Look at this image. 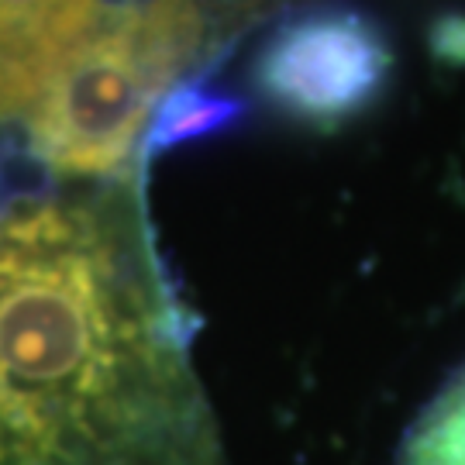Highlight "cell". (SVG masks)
<instances>
[{"label":"cell","instance_id":"obj_2","mask_svg":"<svg viewBox=\"0 0 465 465\" xmlns=\"http://www.w3.org/2000/svg\"><path fill=\"white\" fill-rule=\"evenodd\" d=\"M200 42L197 0H124L104 11L25 114L28 155L55 180L142 173L152 121Z\"/></svg>","mask_w":465,"mask_h":465},{"label":"cell","instance_id":"obj_3","mask_svg":"<svg viewBox=\"0 0 465 465\" xmlns=\"http://www.w3.org/2000/svg\"><path fill=\"white\" fill-rule=\"evenodd\" d=\"M390 66L393 55L376 21L349 7H321L269 38L255 84L286 114L338 124L380 94Z\"/></svg>","mask_w":465,"mask_h":465},{"label":"cell","instance_id":"obj_5","mask_svg":"<svg viewBox=\"0 0 465 465\" xmlns=\"http://www.w3.org/2000/svg\"><path fill=\"white\" fill-rule=\"evenodd\" d=\"M238 117H242V104L234 97L211 94L197 84H180L163 100L159 114L152 121V132L145 138V155L159 149H173V145L200 138V134L221 132Z\"/></svg>","mask_w":465,"mask_h":465},{"label":"cell","instance_id":"obj_4","mask_svg":"<svg viewBox=\"0 0 465 465\" xmlns=\"http://www.w3.org/2000/svg\"><path fill=\"white\" fill-rule=\"evenodd\" d=\"M100 17V0H0V124L25 117Z\"/></svg>","mask_w":465,"mask_h":465},{"label":"cell","instance_id":"obj_1","mask_svg":"<svg viewBox=\"0 0 465 465\" xmlns=\"http://www.w3.org/2000/svg\"><path fill=\"white\" fill-rule=\"evenodd\" d=\"M0 465H224L142 173L0 203Z\"/></svg>","mask_w":465,"mask_h":465},{"label":"cell","instance_id":"obj_6","mask_svg":"<svg viewBox=\"0 0 465 465\" xmlns=\"http://www.w3.org/2000/svg\"><path fill=\"white\" fill-rule=\"evenodd\" d=\"M400 465H465V369L420 414Z\"/></svg>","mask_w":465,"mask_h":465}]
</instances>
